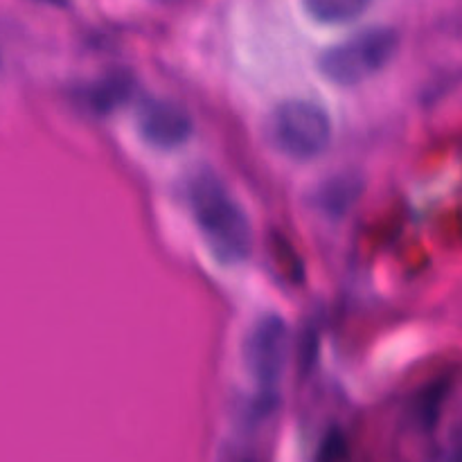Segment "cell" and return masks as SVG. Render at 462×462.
Listing matches in <instances>:
<instances>
[{"label": "cell", "instance_id": "30bf717a", "mask_svg": "<svg viewBox=\"0 0 462 462\" xmlns=\"http://www.w3.org/2000/svg\"><path fill=\"white\" fill-rule=\"evenodd\" d=\"M41 3H48V5H57V7H61V5H66L68 0H41Z\"/></svg>", "mask_w": 462, "mask_h": 462}, {"label": "cell", "instance_id": "6da1fadb", "mask_svg": "<svg viewBox=\"0 0 462 462\" xmlns=\"http://www.w3.org/2000/svg\"><path fill=\"white\" fill-rule=\"evenodd\" d=\"M188 194L194 219L212 255L224 264L246 260L253 244L251 221L224 180L208 170L197 171Z\"/></svg>", "mask_w": 462, "mask_h": 462}, {"label": "cell", "instance_id": "5b68a950", "mask_svg": "<svg viewBox=\"0 0 462 462\" xmlns=\"http://www.w3.org/2000/svg\"><path fill=\"white\" fill-rule=\"evenodd\" d=\"M135 126L147 144L156 149H176L194 134V120L183 104L165 97H147L135 111Z\"/></svg>", "mask_w": 462, "mask_h": 462}, {"label": "cell", "instance_id": "277c9868", "mask_svg": "<svg viewBox=\"0 0 462 462\" xmlns=\"http://www.w3.org/2000/svg\"><path fill=\"white\" fill-rule=\"evenodd\" d=\"M289 355V328L282 316L264 314L244 341V365L260 393H275Z\"/></svg>", "mask_w": 462, "mask_h": 462}, {"label": "cell", "instance_id": "7a4b0ae2", "mask_svg": "<svg viewBox=\"0 0 462 462\" xmlns=\"http://www.w3.org/2000/svg\"><path fill=\"white\" fill-rule=\"evenodd\" d=\"M397 50L400 34L393 27H370L325 50L319 59V70L337 86L364 84L395 59Z\"/></svg>", "mask_w": 462, "mask_h": 462}, {"label": "cell", "instance_id": "ba28073f", "mask_svg": "<svg viewBox=\"0 0 462 462\" xmlns=\"http://www.w3.org/2000/svg\"><path fill=\"white\" fill-rule=\"evenodd\" d=\"M307 14L325 25H338L359 18L368 9L370 0H302Z\"/></svg>", "mask_w": 462, "mask_h": 462}, {"label": "cell", "instance_id": "3957f363", "mask_svg": "<svg viewBox=\"0 0 462 462\" xmlns=\"http://www.w3.org/2000/svg\"><path fill=\"white\" fill-rule=\"evenodd\" d=\"M269 143L293 161H314L329 147L332 120L328 111L307 99H287L269 116Z\"/></svg>", "mask_w": 462, "mask_h": 462}, {"label": "cell", "instance_id": "8992f818", "mask_svg": "<svg viewBox=\"0 0 462 462\" xmlns=\"http://www.w3.org/2000/svg\"><path fill=\"white\" fill-rule=\"evenodd\" d=\"M135 93V75L126 68H116L104 75H99L93 84L88 86V106L95 113H113L122 104L129 102Z\"/></svg>", "mask_w": 462, "mask_h": 462}, {"label": "cell", "instance_id": "52a82bcc", "mask_svg": "<svg viewBox=\"0 0 462 462\" xmlns=\"http://www.w3.org/2000/svg\"><path fill=\"white\" fill-rule=\"evenodd\" d=\"M361 197V179L356 174H337L320 185L319 208L325 215L343 217Z\"/></svg>", "mask_w": 462, "mask_h": 462}, {"label": "cell", "instance_id": "9c48e42d", "mask_svg": "<svg viewBox=\"0 0 462 462\" xmlns=\"http://www.w3.org/2000/svg\"><path fill=\"white\" fill-rule=\"evenodd\" d=\"M447 393H449L447 382H436L422 391V395L418 400V418L424 427H433L438 422Z\"/></svg>", "mask_w": 462, "mask_h": 462}]
</instances>
